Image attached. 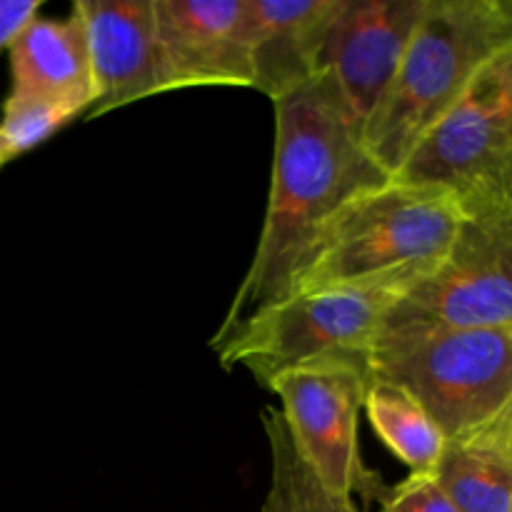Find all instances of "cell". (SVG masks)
I'll return each mask as SVG.
<instances>
[{"instance_id":"6da1fadb","label":"cell","mask_w":512,"mask_h":512,"mask_svg":"<svg viewBox=\"0 0 512 512\" xmlns=\"http://www.w3.org/2000/svg\"><path fill=\"white\" fill-rule=\"evenodd\" d=\"M273 108V180L263 233L215 335L283 300L300 258L335 210L393 178L370 155L363 120L350 110L328 73L275 100Z\"/></svg>"},{"instance_id":"7a4b0ae2","label":"cell","mask_w":512,"mask_h":512,"mask_svg":"<svg viewBox=\"0 0 512 512\" xmlns=\"http://www.w3.org/2000/svg\"><path fill=\"white\" fill-rule=\"evenodd\" d=\"M450 190L390 178L335 210L300 258L288 295L353 285L413 288L448 258L465 220Z\"/></svg>"},{"instance_id":"3957f363","label":"cell","mask_w":512,"mask_h":512,"mask_svg":"<svg viewBox=\"0 0 512 512\" xmlns=\"http://www.w3.org/2000/svg\"><path fill=\"white\" fill-rule=\"evenodd\" d=\"M512 45V0H430L398 75L363 125L370 155L398 175L470 80Z\"/></svg>"},{"instance_id":"277c9868","label":"cell","mask_w":512,"mask_h":512,"mask_svg":"<svg viewBox=\"0 0 512 512\" xmlns=\"http://www.w3.org/2000/svg\"><path fill=\"white\" fill-rule=\"evenodd\" d=\"M370 373L398 383L433 418L445 443L488 428L512 400V335L435 328L378 343Z\"/></svg>"},{"instance_id":"5b68a950","label":"cell","mask_w":512,"mask_h":512,"mask_svg":"<svg viewBox=\"0 0 512 512\" xmlns=\"http://www.w3.org/2000/svg\"><path fill=\"white\" fill-rule=\"evenodd\" d=\"M408 290L383 283L288 295L213 335V350L223 368H245L260 385L310 360L370 355L385 318Z\"/></svg>"},{"instance_id":"8992f818","label":"cell","mask_w":512,"mask_h":512,"mask_svg":"<svg viewBox=\"0 0 512 512\" xmlns=\"http://www.w3.org/2000/svg\"><path fill=\"white\" fill-rule=\"evenodd\" d=\"M393 178L450 190L465 213L512 203V45L483 65Z\"/></svg>"},{"instance_id":"52a82bcc","label":"cell","mask_w":512,"mask_h":512,"mask_svg":"<svg viewBox=\"0 0 512 512\" xmlns=\"http://www.w3.org/2000/svg\"><path fill=\"white\" fill-rule=\"evenodd\" d=\"M435 328L512 335V203L468 210L448 258L395 303L378 343Z\"/></svg>"},{"instance_id":"ba28073f","label":"cell","mask_w":512,"mask_h":512,"mask_svg":"<svg viewBox=\"0 0 512 512\" xmlns=\"http://www.w3.org/2000/svg\"><path fill=\"white\" fill-rule=\"evenodd\" d=\"M370 383V355H333L283 370L265 388L295 445L320 480L348 498L383 500L388 485L360 455L358 425Z\"/></svg>"},{"instance_id":"9c48e42d","label":"cell","mask_w":512,"mask_h":512,"mask_svg":"<svg viewBox=\"0 0 512 512\" xmlns=\"http://www.w3.org/2000/svg\"><path fill=\"white\" fill-rule=\"evenodd\" d=\"M430 0H343L323 68L360 120H368L403 65Z\"/></svg>"},{"instance_id":"30bf717a","label":"cell","mask_w":512,"mask_h":512,"mask_svg":"<svg viewBox=\"0 0 512 512\" xmlns=\"http://www.w3.org/2000/svg\"><path fill=\"white\" fill-rule=\"evenodd\" d=\"M163 93L200 85L253 88L245 0H153Z\"/></svg>"},{"instance_id":"8fae6325","label":"cell","mask_w":512,"mask_h":512,"mask_svg":"<svg viewBox=\"0 0 512 512\" xmlns=\"http://www.w3.org/2000/svg\"><path fill=\"white\" fill-rule=\"evenodd\" d=\"M93 75V108L85 118L163 93L153 0H75Z\"/></svg>"},{"instance_id":"7c38bea8","label":"cell","mask_w":512,"mask_h":512,"mask_svg":"<svg viewBox=\"0 0 512 512\" xmlns=\"http://www.w3.org/2000/svg\"><path fill=\"white\" fill-rule=\"evenodd\" d=\"M343 0H245L253 88L280 100L308 85Z\"/></svg>"},{"instance_id":"4fadbf2b","label":"cell","mask_w":512,"mask_h":512,"mask_svg":"<svg viewBox=\"0 0 512 512\" xmlns=\"http://www.w3.org/2000/svg\"><path fill=\"white\" fill-rule=\"evenodd\" d=\"M10 78V95L93 108V75L80 15L75 10L58 20L38 15L10 45Z\"/></svg>"},{"instance_id":"5bb4252c","label":"cell","mask_w":512,"mask_h":512,"mask_svg":"<svg viewBox=\"0 0 512 512\" xmlns=\"http://www.w3.org/2000/svg\"><path fill=\"white\" fill-rule=\"evenodd\" d=\"M435 480L458 512H510L512 458L488 435L445 443Z\"/></svg>"},{"instance_id":"9a60e30c","label":"cell","mask_w":512,"mask_h":512,"mask_svg":"<svg viewBox=\"0 0 512 512\" xmlns=\"http://www.w3.org/2000/svg\"><path fill=\"white\" fill-rule=\"evenodd\" d=\"M363 410L380 440L410 473H435L445 450V438L423 405L403 385L370 373Z\"/></svg>"},{"instance_id":"2e32d148","label":"cell","mask_w":512,"mask_h":512,"mask_svg":"<svg viewBox=\"0 0 512 512\" xmlns=\"http://www.w3.org/2000/svg\"><path fill=\"white\" fill-rule=\"evenodd\" d=\"M270 445V488L260 512H363L353 498L323 483L295 445L280 408H263Z\"/></svg>"},{"instance_id":"e0dca14e","label":"cell","mask_w":512,"mask_h":512,"mask_svg":"<svg viewBox=\"0 0 512 512\" xmlns=\"http://www.w3.org/2000/svg\"><path fill=\"white\" fill-rule=\"evenodd\" d=\"M85 113L88 110L73 103L8 93L3 105V120H0V168L28 150L38 148L40 143L53 138L58 130H63L65 125Z\"/></svg>"},{"instance_id":"ac0fdd59","label":"cell","mask_w":512,"mask_h":512,"mask_svg":"<svg viewBox=\"0 0 512 512\" xmlns=\"http://www.w3.org/2000/svg\"><path fill=\"white\" fill-rule=\"evenodd\" d=\"M380 512H458L435 475H413L395 488H388L380 500Z\"/></svg>"},{"instance_id":"d6986e66","label":"cell","mask_w":512,"mask_h":512,"mask_svg":"<svg viewBox=\"0 0 512 512\" xmlns=\"http://www.w3.org/2000/svg\"><path fill=\"white\" fill-rule=\"evenodd\" d=\"M43 0H0V50L18 40V35L38 18Z\"/></svg>"},{"instance_id":"ffe728a7","label":"cell","mask_w":512,"mask_h":512,"mask_svg":"<svg viewBox=\"0 0 512 512\" xmlns=\"http://www.w3.org/2000/svg\"><path fill=\"white\" fill-rule=\"evenodd\" d=\"M480 433L488 435L490 440H495V443H498L500 448H503L512 458V400L508 408L498 415V420H493V423H490L485 430H480Z\"/></svg>"},{"instance_id":"44dd1931","label":"cell","mask_w":512,"mask_h":512,"mask_svg":"<svg viewBox=\"0 0 512 512\" xmlns=\"http://www.w3.org/2000/svg\"><path fill=\"white\" fill-rule=\"evenodd\" d=\"M510 512H512V508H510Z\"/></svg>"}]
</instances>
